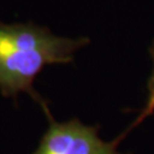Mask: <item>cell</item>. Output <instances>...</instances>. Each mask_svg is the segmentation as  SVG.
I'll use <instances>...</instances> for the list:
<instances>
[{"label": "cell", "instance_id": "1", "mask_svg": "<svg viewBox=\"0 0 154 154\" xmlns=\"http://www.w3.org/2000/svg\"><path fill=\"white\" fill-rule=\"evenodd\" d=\"M89 44L88 37L57 36L32 22L8 25L0 21V93L11 99L28 94L51 117L33 81L46 66L73 62L75 53Z\"/></svg>", "mask_w": 154, "mask_h": 154}, {"label": "cell", "instance_id": "2", "mask_svg": "<svg viewBox=\"0 0 154 154\" xmlns=\"http://www.w3.org/2000/svg\"><path fill=\"white\" fill-rule=\"evenodd\" d=\"M118 140L104 141L98 135V127L88 126L79 118L57 122L49 117V126L32 154H122Z\"/></svg>", "mask_w": 154, "mask_h": 154}, {"label": "cell", "instance_id": "3", "mask_svg": "<svg viewBox=\"0 0 154 154\" xmlns=\"http://www.w3.org/2000/svg\"><path fill=\"white\" fill-rule=\"evenodd\" d=\"M149 51H150L152 60H153V71H152L150 77H149V81H148V102H146L145 108H144V110H143L141 117L139 118V121H140L141 118L146 117L148 114L154 113V41H153Z\"/></svg>", "mask_w": 154, "mask_h": 154}]
</instances>
